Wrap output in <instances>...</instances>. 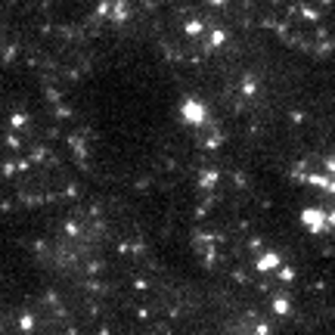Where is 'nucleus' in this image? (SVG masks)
Wrapping results in <instances>:
<instances>
[{
	"label": "nucleus",
	"instance_id": "f257e3e1",
	"mask_svg": "<svg viewBox=\"0 0 335 335\" xmlns=\"http://www.w3.org/2000/svg\"><path fill=\"white\" fill-rule=\"evenodd\" d=\"M183 115L190 118L193 124H202V121H205V109H202V103H196V100H186V103H183Z\"/></svg>",
	"mask_w": 335,
	"mask_h": 335
},
{
	"label": "nucleus",
	"instance_id": "f03ea898",
	"mask_svg": "<svg viewBox=\"0 0 335 335\" xmlns=\"http://www.w3.org/2000/svg\"><path fill=\"white\" fill-rule=\"evenodd\" d=\"M301 217H304V223H307L310 230H323V227H326V220H329V217H326L323 211H313V208H307V211H304Z\"/></svg>",
	"mask_w": 335,
	"mask_h": 335
},
{
	"label": "nucleus",
	"instance_id": "7ed1b4c3",
	"mask_svg": "<svg viewBox=\"0 0 335 335\" xmlns=\"http://www.w3.org/2000/svg\"><path fill=\"white\" fill-rule=\"evenodd\" d=\"M112 19H115V22L127 19V7H124V0H115V13H112Z\"/></svg>",
	"mask_w": 335,
	"mask_h": 335
},
{
	"label": "nucleus",
	"instance_id": "20e7f679",
	"mask_svg": "<svg viewBox=\"0 0 335 335\" xmlns=\"http://www.w3.org/2000/svg\"><path fill=\"white\" fill-rule=\"evenodd\" d=\"M186 31H190V34H199V31H202V22H186Z\"/></svg>",
	"mask_w": 335,
	"mask_h": 335
},
{
	"label": "nucleus",
	"instance_id": "39448f33",
	"mask_svg": "<svg viewBox=\"0 0 335 335\" xmlns=\"http://www.w3.org/2000/svg\"><path fill=\"white\" fill-rule=\"evenodd\" d=\"M106 13H109V0H103V4L97 7V16H106Z\"/></svg>",
	"mask_w": 335,
	"mask_h": 335
},
{
	"label": "nucleus",
	"instance_id": "423d86ee",
	"mask_svg": "<svg viewBox=\"0 0 335 335\" xmlns=\"http://www.w3.org/2000/svg\"><path fill=\"white\" fill-rule=\"evenodd\" d=\"M329 220H332V223H335V214H329Z\"/></svg>",
	"mask_w": 335,
	"mask_h": 335
}]
</instances>
